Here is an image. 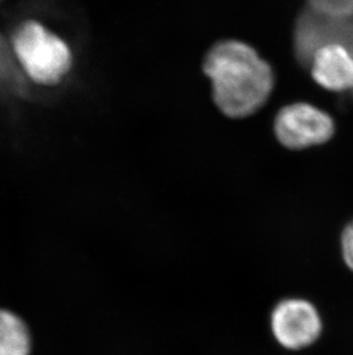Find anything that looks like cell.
<instances>
[{"label": "cell", "mask_w": 353, "mask_h": 355, "mask_svg": "<svg viewBox=\"0 0 353 355\" xmlns=\"http://www.w3.org/2000/svg\"><path fill=\"white\" fill-rule=\"evenodd\" d=\"M347 47L349 50L351 51V53L353 54V33L352 36H351L350 40H349V43L347 44Z\"/></svg>", "instance_id": "10"}, {"label": "cell", "mask_w": 353, "mask_h": 355, "mask_svg": "<svg viewBox=\"0 0 353 355\" xmlns=\"http://www.w3.org/2000/svg\"><path fill=\"white\" fill-rule=\"evenodd\" d=\"M341 248L345 265L353 272V220L344 229L341 238Z\"/></svg>", "instance_id": "9"}, {"label": "cell", "mask_w": 353, "mask_h": 355, "mask_svg": "<svg viewBox=\"0 0 353 355\" xmlns=\"http://www.w3.org/2000/svg\"><path fill=\"white\" fill-rule=\"evenodd\" d=\"M329 115L305 103H296L278 113L274 130L286 148L300 150L323 144L334 134Z\"/></svg>", "instance_id": "4"}, {"label": "cell", "mask_w": 353, "mask_h": 355, "mask_svg": "<svg viewBox=\"0 0 353 355\" xmlns=\"http://www.w3.org/2000/svg\"><path fill=\"white\" fill-rule=\"evenodd\" d=\"M323 329L318 309L305 299H284L271 313V330L284 349L309 347L319 339Z\"/></svg>", "instance_id": "3"}, {"label": "cell", "mask_w": 353, "mask_h": 355, "mask_svg": "<svg viewBox=\"0 0 353 355\" xmlns=\"http://www.w3.org/2000/svg\"><path fill=\"white\" fill-rule=\"evenodd\" d=\"M310 8L325 17L349 20L353 17V0H309Z\"/></svg>", "instance_id": "8"}, {"label": "cell", "mask_w": 353, "mask_h": 355, "mask_svg": "<svg viewBox=\"0 0 353 355\" xmlns=\"http://www.w3.org/2000/svg\"><path fill=\"white\" fill-rule=\"evenodd\" d=\"M13 50L26 74L42 85H55L71 71L68 44L37 21H26L13 36Z\"/></svg>", "instance_id": "2"}, {"label": "cell", "mask_w": 353, "mask_h": 355, "mask_svg": "<svg viewBox=\"0 0 353 355\" xmlns=\"http://www.w3.org/2000/svg\"><path fill=\"white\" fill-rule=\"evenodd\" d=\"M29 330L19 316L0 309V355H29Z\"/></svg>", "instance_id": "7"}, {"label": "cell", "mask_w": 353, "mask_h": 355, "mask_svg": "<svg viewBox=\"0 0 353 355\" xmlns=\"http://www.w3.org/2000/svg\"><path fill=\"white\" fill-rule=\"evenodd\" d=\"M204 71L212 82L217 106L230 118H246L258 111L273 89V71L253 47L225 40L208 52Z\"/></svg>", "instance_id": "1"}, {"label": "cell", "mask_w": 353, "mask_h": 355, "mask_svg": "<svg viewBox=\"0 0 353 355\" xmlns=\"http://www.w3.org/2000/svg\"><path fill=\"white\" fill-rule=\"evenodd\" d=\"M352 31V21L325 17L311 8L304 10L297 20L293 36L297 59L309 66L320 49L332 44L347 46Z\"/></svg>", "instance_id": "5"}, {"label": "cell", "mask_w": 353, "mask_h": 355, "mask_svg": "<svg viewBox=\"0 0 353 355\" xmlns=\"http://www.w3.org/2000/svg\"><path fill=\"white\" fill-rule=\"evenodd\" d=\"M312 75L327 90L347 91L353 87V54L341 44L327 45L311 61Z\"/></svg>", "instance_id": "6"}]
</instances>
